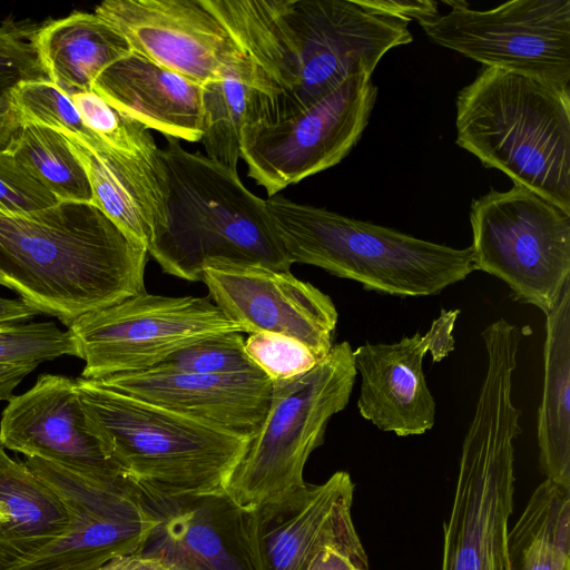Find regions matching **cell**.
I'll return each instance as SVG.
<instances>
[{
  "label": "cell",
  "instance_id": "52a82bcc",
  "mask_svg": "<svg viewBox=\"0 0 570 570\" xmlns=\"http://www.w3.org/2000/svg\"><path fill=\"white\" fill-rule=\"evenodd\" d=\"M407 26L362 0H275L267 60L286 97V118L353 75L372 76L389 50L412 41Z\"/></svg>",
  "mask_w": 570,
  "mask_h": 570
},
{
  "label": "cell",
  "instance_id": "f1b7e54d",
  "mask_svg": "<svg viewBox=\"0 0 570 570\" xmlns=\"http://www.w3.org/2000/svg\"><path fill=\"white\" fill-rule=\"evenodd\" d=\"M22 125L71 134L92 150L107 147L81 120L66 94L49 79L22 81L10 91Z\"/></svg>",
  "mask_w": 570,
  "mask_h": 570
},
{
  "label": "cell",
  "instance_id": "3957f363",
  "mask_svg": "<svg viewBox=\"0 0 570 570\" xmlns=\"http://www.w3.org/2000/svg\"><path fill=\"white\" fill-rule=\"evenodd\" d=\"M88 425L125 476L164 497L225 493L250 439L78 379Z\"/></svg>",
  "mask_w": 570,
  "mask_h": 570
},
{
  "label": "cell",
  "instance_id": "d6a6232c",
  "mask_svg": "<svg viewBox=\"0 0 570 570\" xmlns=\"http://www.w3.org/2000/svg\"><path fill=\"white\" fill-rule=\"evenodd\" d=\"M40 27L13 19L0 24V98L22 81L48 79L36 46Z\"/></svg>",
  "mask_w": 570,
  "mask_h": 570
},
{
  "label": "cell",
  "instance_id": "f546056e",
  "mask_svg": "<svg viewBox=\"0 0 570 570\" xmlns=\"http://www.w3.org/2000/svg\"><path fill=\"white\" fill-rule=\"evenodd\" d=\"M83 124L110 148L147 154L158 146L144 125L126 116L94 89L71 96Z\"/></svg>",
  "mask_w": 570,
  "mask_h": 570
},
{
  "label": "cell",
  "instance_id": "9c48e42d",
  "mask_svg": "<svg viewBox=\"0 0 570 570\" xmlns=\"http://www.w3.org/2000/svg\"><path fill=\"white\" fill-rule=\"evenodd\" d=\"M474 269L495 276L518 302L546 315L570 283V214L514 184L470 209Z\"/></svg>",
  "mask_w": 570,
  "mask_h": 570
},
{
  "label": "cell",
  "instance_id": "7bdbcfd3",
  "mask_svg": "<svg viewBox=\"0 0 570 570\" xmlns=\"http://www.w3.org/2000/svg\"><path fill=\"white\" fill-rule=\"evenodd\" d=\"M563 570H570V562H568V563L563 567Z\"/></svg>",
  "mask_w": 570,
  "mask_h": 570
},
{
  "label": "cell",
  "instance_id": "4dcf8cb0",
  "mask_svg": "<svg viewBox=\"0 0 570 570\" xmlns=\"http://www.w3.org/2000/svg\"><path fill=\"white\" fill-rule=\"evenodd\" d=\"M78 357L71 333L53 322H23L0 325V365L43 363L61 356Z\"/></svg>",
  "mask_w": 570,
  "mask_h": 570
},
{
  "label": "cell",
  "instance_id": "ffe728a7",
  "mask_svg": "<svg viewBox=\"0 0 570 570\" xmlns=\"http://www.w3.org/2000/svg\"><path fill=\"white\" fill-rule=\"evenodd\" d=\"M429 334L416 332L394 343H364L353 350L361 377L357 409L379 430L421 435L435 423L436 404L423 373Z\"/></svg>",
  "mask_w": 570,
  "mask_h": 570
},
{
  "label": "cell",
  "instance_id": "8d00e7d4",
  "mask_svg": "<svg viewBox=\"0 0 570 570\" xmlns=\"http://www.w3.org/2000/svg\"><path fill=\"white\" fill-rule=\"evenodd\" d=\"M368 8L405 21L417 22L439 14L438 3L431 0H362Z\"/></svg>",
  "mask_w": 570,
  "mask_h": 570
},
{
  "label": "cell",
  "instance_id": "7c38bea8",
  "mask_svg": "<svg viewBox=\"0 0 570 570\" xmlns=\"http://www.w3.org/2000/svg\"><path fill=\"white\" fill-rule=\"evenodd\" d=\"M446 3L448 13L419 22L432 41L570 91V0H514L489 10Z\"/></svg>",
  "mask_w": 570,
  "mask_h": 570
},
{
  "label": "cell",
  "instance_id": "484cf974",
  "mask_svg": "<svg viewBox=\"0 0 570 570\" xmlns=\"http://www.w3.org/2000/svg\"><path fill=\"white\" fill-rule=\"evenodd\" d=\"M509 570H563L570 562V489L549 480L508 533Z\"/></svg>",
  "mask_w": 570,
  "mask_h": 570
},
{
  "label": "cell",
  "instance_id": "1f68e13d",
  "mask_svg": "<svg viewBox=\"0 0 570 570\" xmlns=\"http://www.w3.org/2000/svg\"><path fill=\"white\" fill-rule=\"evenodd\" d=\"M240 332L209 336L179 350L155 367L198 374L262 372L245 352Z\"/></svg>",
  "mask_w": 570,
  "mask_h": 570
},
{
  "label": "cell",
  "instance_id": "8992f818",
  "mask_svg": "<svg viewBox=\"0 0 570 570\" xmlns=\"http://www.w3.org/2000/svg\"><path fill=\"white\" fill-rule=\"evenodd\" d=\"M456 144L570 214V91L483 66L456 97Z\"/></svg>",
  "mask_w": 570,
  "mask_h": 570
},
{
  "label": "cell",
  "instance_id": "d6986e66",
  "mask_svg": "<svg viewBox=\"0 0 570 570\" xmlns=\"http://www.w3.org/2000/svg\"><path fill=\"white\" fill-rule=\"evenodd\" d=\"M355 484L346 471L321 484L306 483L289 497L254 510L261 570H304L326 544L355 532Z\"/></svg>",
  "mask_w": 570,
  "mask_h": 570
},
{
  "label": "cell",
  "instance_id": "4316f807",
  "mask_svg": "<svg viewBox=\"0 0 570 570\" xmlns=\"http://www.w3.org/2000/svg\"><path fill=\"white\" fill-rule=\"evenodd\" d=\"M8 150L59 202L92 204L87 174L61 132L22 125Z\"/></svg>",
  "mask_w": 570,
  "mask_h": 570
},
{
  "label": "cell",
  "instance_id": "836d02e7",
  "mask_svg": "<svg viewBox=\"0 0 570 570\" xmlns=\"http://www.w3.org/2000/svg\"><path fill=\"white\" fill-rule=\"evenodd\" d=\"M244 347L248 357L272 382L301 375L320 362L303 343L276 333L248 334Z\"/></svg>",
  "mask_w": 570,
  "mask_h": 570
},
{
  "label": "cell",
  "instance_id": "44dd1931",
  "mask_svg": "<svg viewBox=\"0 0 570 570\" xmlns=\"http://www.w3.org/2000/svg\"><path fill=\"white\" fill-rule=\"evenodd\" d=\"M62 135L87 174L92 205L147 249L167 222L168 183L160 148L139 155L109 146L92 150L73 135Z\"/></svg>",
  "mask_w": 570,
  "mask_h": 570
},
{
  "label": "cell",
  "instance_id": "83f0119b",
  "mask_svg": "<svg viewBox=\"0 0 570 570\" xmlns=\"http://www.w3.org/2000/svg\"><path fill=\"white\" fill-rule=\"evenodd\" d=\"M250 82L227 77L203 85V144L206 156L233 170L242 159V134L247 118Z\"/></svg>",
  "mask_w": 570,
  "mask_h": 570
},
{
  "label": "cell",
  "instance_id": "277c9868",
  "mask_svg": "<svg viewBox=\"0 0 570 570\" xmlns=\"http://www.w3.org/2000/svg\"><path fill=\"white\" fill-rule=\"evenodd\" d=\"M165 137L160 154L168 183L167 222L147 248L163 272L197 282L213 259L289 272L265 199L245 187L237 170Z\"/></svg>",
  "mask_w": 570,
  "mask_h": 570
},
{
  "label": "cell",
  "instance_id": "60d3db41",
  "mask_svg": "<svg viewBox=\"0 0 570 570\" xmlns=\"http://www.w3.org/2000/svg\"><path fill=\"white\" fill-rule=\"evenodd\" d=\"M99 570H170L161 561L141 553L118 556L106 562Z\"/></svg>",
  "mask_w": 570,
  "mask_h": 570
},
{
  "label": "cell",
  "instance_id": "f35d334b",
  "mask_svg": "<svg viewBox=\"0 0 570 570\" xmlns=\"http://www.w3.org/2000/svg\"><path fill=\"white\" fill-rule=\"evenodd\" d=\"M22 124L10 92L0 98V151L7 150Z\"/></svg>",
  "mask_w": 570,
  "mask_h": 570
},
{
  "label": "cell",
  "instance_id": "ab89813d",
  "mask_svg": "<svg viewBox=\"0 0 570 570\" xmlns=\"http://www.w3.org/2000/svg\"><path fill=\"white\" fill-rule=\"evenodd\" d=\"M39 363H16L0 365V401H9L14 389L38 367Z\"/></svg>",
  "mask_w": 570,
  "mask_h": 570
},
{
  "label": "cell",
  "instance_id": "ac0fdd59",
  "mask_svg": "<svg viewBox=\"0 0 570 570\" xmlns=\"http://www.w3.org/2000/svg\"><path fill=\"white\" fill-rule=\"evenodd\" d=\"M94 381L248 439L261 428L273 392L263 372L198 374L153 367Z\"/></svg>",
  "mask_w": 570,
  "mask_h": 570
},
{
  "label": "cell",
  "instance_id": "7a4b0ae2",
  "mask_svg": "<svg viewBox=\"0 0 570 570\" xmlns=\"http://www.w3.org/2000/svg\"><path fill=\"white\" fill-rule=\"evenodd\" d=\"M487 368L463 439L440 570H509V520L514 503V440L520 411L512 401L518 347L484 345Z\"/></svg>",
  "mask_w": 570,
  "mask_h": 570
},
{
  "label": "cell",
  "instance_id": "e0dca14e",
  "mask_svg": "<svg viewBox=\"0 0 570 570\" xmlns=\"http://www.w3.org/2000/svg\"><path fill=\"white\" fill-rule=\"evenodd\" d=\"M0 444L87 475H124L90 430L76 380L66 375L41 374L28 391L8 401Z\"/></svg>",
  "mask_w": 570,
  "mask_h": 570
},
{
  "label": "cell",
  "instance_id": "9a60e30c",
  "mask_svg": "<svg viewBox=\"0 0 570 570\" xmlns=\"http://www.w3.org/2000/svg\"><path fill=\"white\" fill-rule=\"evenodd\" d=\"M213 303L244 333H276L307 346L321 361L333 346L338 313L332 298L291 272L259 264L208 261L202 279Z\"/></svg>",
  "mask_w": 570,
  "mask_h": 570
},
{
  "label": "cell",
  "instance_id": "4fadbf2b",
  "mask_svg": "<svg viewBox=\"0 0 570 570\" xmlns=\"http://www.w3.org/2000/svg\"><path fill=\"white\" fill-rule=\"evenodd\" d=\"M372 76L356 73L297 114L247 124L242 159L268 197L345 158L360 140L376 101Z\"/></svg>",
  "mask_w": 570,
  "mask_h": 570
},
{
  "label": "cell",
  "instance_id": "d590c367",
  "mask_svg": "<svg viewBox=\"0 0 570 570\" xmlns=\"http://www.w3.org/2000/svg\"><path fill=\"white\" fill-rule=\"evenodd\" d=\"M304 570H371L366 551L357 532L326 544Z\"/></svg>",
  "mask_w": 570,
  "mask_h": 570
},
{
  "label": "cell",
  "instance_id": "30bf717a",
  "mask_svg": "<svg viewBox=\"0 0 570 570\" xmlns=\"http://www.w3.org/2000/svg\"><path fill=\"white\" fill-rule=\"evenodd\" d=\"M67 330L85 361L81 377L86 380L146 371L209 336L244 333L206 297L146 291L85 314Z\"/></svg>",
  "mask_w": 570,
  "mask_h": 570
},
{
  "label": "cell",
  "instance_id": "2e32d148",
  "mask_svg": "<svg viewBox=\"0 0 570 570\" xmlns=\"http://www.w3.org/2000/svg\"><path fill=\"white\" fill-rule=\"evenodd\" d=\"M139 490L158 520L141 554L170 570H261L254 510L226 492L170 498Z\"/></svg>",
  "mask_w": 570,
  "mask_h": 570
},
{
  "label": "cell",
  "instance_id": "6da1fadb",
  "mask_svg": "<svg viewBox=\"0 0 570 570\" xmlns=\"http://www.w3.org/2000/svg\"><path fill=\"white\" fill-rule=\"evenodd\" d=\"M147 249L89 203L0 213V285L68 327L144 292Z\"/></svg>",
  "mask_w": 570,
  "mask_h": 570
},
{
  "label": "cell",
  "instance_id": "e575fe53",
  "mask_svg": "<svg viewBox=\"0 0 570 570\" xmlns=\"http://www.w3.org/2000/svg\"><path fill=\"white\" fill-rule=\"evenodd\" d=\"M57 203L59 200L8 149L0 151V213L23 215Z\"/></svg>",
  "mask_w": 570,
  "mask_h": 570
},
{
  "label": "cell",
  "instance_id": "5bb4252c",
  "mask_svg": "<svg viewBox=\"0 0 570 570\" xmlns=\"http://www.w3.org/2000/svg\"><path fill=\"white\" fill-rule=\"evenodd\" d=\"M95 13L131 51L199 85L243 77L252 66L203 0H106Z\"/></svg>",
  "mask_w": 570,
  "mask_h": 570
},
{
  "label": "cell",
  "instance_id": "d4e9b609",
  "mask_svg": "<svg viewBox=\"0 0 570 570\" xmlns=\"http://www.w3.org/2000/svg\"><path fill=\"white\" fill-rule=\"evenodd\" d=\"M0 566L26 558L57 540L68 513L57 494L23 461L11 459L0 444Z\"/></svg>",
  "mask_w": 570,
  "mask_h": 570
},
{
  "label": "cell",
  "instance_id": "ba28073f",
  "mask_svg": "<svg viewBox=\"0 0 570 570\" xmlns=\"http://www.w3.org/2000/svg\"><path fill=\"white\" fill-rule=\"evenodd\" d=\"M356 375L344 341L309 371L272 382L267 413L226 489L235 503L257 510L305 487V464L324 443L331 417L348 404Z\"/></svg>",
  "mask_w": 570,
  "mask_h": 570
},
{
  "label": "cell",
  "instance_id": "5b68a950",
  "mask_svg": "<svg viewBox=\"0 0 570 570\" xmlns=\"http://www.w3.org/2000/svg\"><path fill=\"white\" fill-rule=\"evenodd\" d=\"M265 203L291 265L320 267L366 291L432 296L475 272L471 246L454 248L283 196Z\"/></svg>",
  "mask_w": 570,
  "mask_h": 570
},
{
  "label": "cell",
  "instance_id": "8fae6325",
  "mask_svg": "<svg viewBox=\"0 0 570 570\" xmlns=\"http://www.w3.org/2000/svg\"><path fill=\"white\" fill-rule=\"evenodd\" d=\"M23 463L63 503L68 527L47 547L0 570H99L115 557L140 553L158 520L130 479L96 478L39 458Z\"/></svg>",
  "mask_w": 570,
  "mask_h": 570
},
{
  "label": "cell",
  "instance_id": "b9f144b4",
  "mask_svg": "<svg viewBox=\"0 0 570 570\" xmlns=\"http://www.w3.org/2000/svg\"><path fill=\"white\" fill-rule=\"evenodd\" d=\"M39 314L21 299L0 296V325L28 322Z\"/></svg>",
  "mask_w": 570,
  "mask_h": 570
},
{
  "label": "cell",
  "instance_id": "7402d4cb",
  "mask_svg": "<svg viewBox=\"0 0 570 570\" xmlns=\"http://www.w3.org/2000/svg\"><path fill=\"white\" fill-rule=\"evenodd\" d=\"M92 89L149 130L190 142L203 136V86L134 51L108 66Z\"/></svg>",
  "mask_w": 570,
  "mask_h": 570
},
{
  "label": "cell",
  "instance_id": "74e56055",
  "mask_svg": "<svg viewBox=\"0 0 570 570\" xmlns=\"http://www.w3.org/2000/svg\"><path fill=\"white\" fill-rule=\"evenodd\" d=\"M460 309L442 308L440 315L432 322L429 334V351L432 361L441 362L454 351L455 341L452 335Z\"/></svg>",
  "mask_w": 570,
  "mask_h": 570
},
{
  "label": "cell",
  "instance_id": "603a6c76",
  "mask_svg": "<svg viewBox=\"0 0 570 570\" xmlns=\"http://www.w3.org/2000/svg\"><path fill=\"white\" fill-rule=\"evenodd\" d=\"M36 46L48 79L70 98L92 90L108 66L131 52L126 39L95 12L41 24Z\"/></svg>",
  "mask_w": 570,
  "mask_h": 570
},
{
  "label": "cell",
  "instance_id": "cb8c5ba5",
  "mask_svg": "<svg viewBox=\"0 0 570 570\" xmlns=\"http://www.w3.org/2000/svg\"><path fill=\"white\" fill-rule=\"evenodd\" d=\"M543 357L537 420L539 465L547 480L570 489V283L546 315Z\"/></svg>",
  "mask_w": 570,
  "mask_h": 570
}]
</instances>
